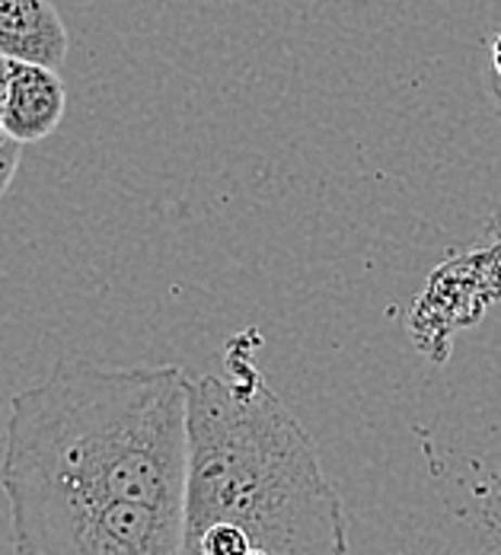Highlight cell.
Instances as JSON below:
<instances>
[{
  "mask_svg": "<svg viewBox=\"0 0 501 555\" xmlns=\"http://www.w3.org/2000/svg\"><path fill=\"white\" fill-rule=\"evenodd\" d=\"M189 387L179 555H348L317 447L249 358Z\"/></svg>",
  "mask_w": 501,
  "mask_h": 555,
  "instance_id": "1",
  "label": "cell"
},
{
  "mask_svg": "<svg viewBox=\"0 0 501 555\" xmlns=\"http://www.w3.org/2000/svg\"><path fill=\"white\" fill-rule=\"evenodd\" d=\"M189 387L172 364H57L10 399L0 456L7 501H141L182 511Z\"/></svg>",
  "mask_w": 501,
  "mask_h": 555,
  "instance_id": "2",
  "label": "cell"
},
{
  "mask_svg": "<svg viewBox=\"0 0 501 555\" xmlns=\"http://www.w3.org/2000/svg\"><path fill=\"white\" fill-rule=\"evenodd\" d=\"M20 555H179L182 511L141 501H10Z\"/></svg>",
  "mask_w": 501,
  "mask_h": 555,
  "instance_id": "3",
  "label": "cell"
},
{
  "mask_svg": "<svg viewBox=\"0 0 501 555\" xmlns=\"http://www.w3.org/2000/svg\"><path fill=\"white\" fill-rule=\"evenodd\" d=\"M64 112H67V87L57 67L13 61L0 128L10 131L20 144H39L55 134Z\"/></svg>",
  "mask_w": 501,
  "mask_h": 555,
  "instance_id": "4",
  "label": "cell"
},
{
  "mask_svg": "<svg viewBox=\"0 0 501 555\" xmlns=\"http://www.w3.org/2000/svg\"><path fill=\"white\" fill-rule=\"evenodd\" d=\"M67 49L70 36L52 0H0V55L61 67Z\"/></svg>",
  "mask_w": 501,
  "mask_h": 555,
  "instance_id": "5",
  "label": "cell"
},
{
  "mask_svg": "<svg viewBox=\"0 0 501 555\" xmlns=\"http://www.w3.org/2000/svg\"><path fill=\"white\" fill-rule=\"evenodd\" d=\"M20 151H23V144H20L10 131L0 128V198H3L7 189L13 185V176H16V169H20Z\"/></svg>",
  "mask_w": 501,
  "mask_h": 555,
  "instance_id": "6",
  "label": "cell"
},
{
  "mask_svg": "<svg viewBox=\"0 0 501 555\" xmlns=\"http://www.w3.org/2000/svg\"><path fill=\"white\" fill-rule=\"evenodd\" d=\"M10 70H13V61L0 55V121H3V109H7V93H10Z\"/></svg>",
  "mask_w": 501,
  "mask_h": 555,
  "instance_id": "7",
  "label": "cell"
},
{
  "mask_svg": "<svg viewBox=\"0 0 501 555\" xmlns=\"http://www.w3.org/2000/svg\"><path fill=\"white\" fill-rule=\"evenodd\" d=\"M492 67H496V74H499L501 80V33L496 36V42H492Z\"/></svg>",
  "mask_w": 501,
  "mask_h": 555,
  "instance_id": "8",
  "label": "cell"
}]
</instances>
